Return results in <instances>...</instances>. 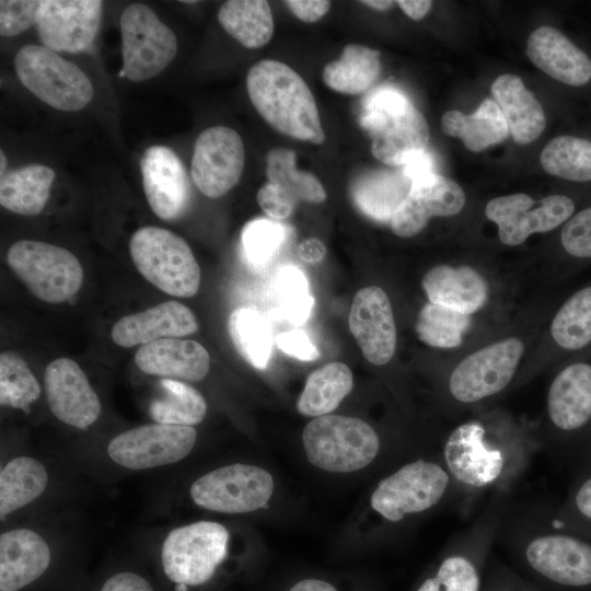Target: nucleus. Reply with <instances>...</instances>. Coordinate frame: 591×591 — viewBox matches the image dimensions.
<instances>
[{"label":"nucleus","instance_id":"f257e3e1","mask_svg":"<svg viewBox=\"0 0 591 591\" xmlns=\"http://www.w3.org/2000/svg\"><path fill=\"white\" fill-rule=\"evenodd\" d=\"M543 505H510L497 536L514 565L530 582L551 588L591 586V542L566 531Z\"/></svg>","mask_w":591,"mask_h":591},{"label":"nucleus","instance_id":"f03ea898","mask_svg":"<svg viewBox=\"0 0 591 591\" xmlns=\"http://www.w3.org/2000/svg\"><path fill=\"white\" fill-rule=\"evenodd\" d=\"M532 453L525 442L494 437L483 422L470 420L447 436L441 459L459 496L473 497L488 490L510 489Z\"/></svg>","mask_w":591,"mask_h":591},{"label":"nucleus","instance_id":"7ed1b4c3","mask_svg":"<svg viewBox=\"0 0 591 591\" xmlns=\"http://www.w3.org/2000/svg\"><path fill=\"white\" fill-rule=\"evenodd\" d=\"M248 97L257 113L277 131L320 144L325 140L314 96L288 65L263 59L246 77Z\"/></svg>","mask_w":591,"mask_h":591},{"label":"nucleus","instance_id":"20e7f679","mask_svg":"<svg viewBox=\"0 0 591 591\" xmlns=\"http://www.w3.org/2000/svg\"><path fill=\"white\" fill-rule=\"evenodd\" d=\"M511 503L510 489L494 491L474 522L452 537L417 591H482L491 548Z\"/></svg>","mask_w":591,"mask_h":591},{"label":"nucleus","instance_id":"39448f33","mask_svg":"<svg viewBox=\"0 0 591 591\" xmlns=\"http://www.w3.org/2000/svg\"><path fill=\"white\" fill-rule=\"evenodd\" d=\"M360 125L371 139L373 157L387 165H405L429 142L424 115L394 88L378 89L366 99Z\"/></svg>","mask_w":591,"mask_h":591},{"label":"nucleus","instance_id":"423d86ee","mask_svg":"<svg viewBox=\"0 0 591 591\" xmlns=\"http://www.w3.org/2000/svg\"><path fill=\"white\" fill-rule=\"evenodd\" d=\"M449 497H459V491L442 459H418L381 479L370 503L382 518L397 523L433 509Z\"/></svg>","mask_w":591,"mask_h":591},{"label":"nucleus","instance_id":"0eeeda50","mask_svg":"<svg viewBox=\"0 0 591 591\" xmlns=\"http://www.w3.org/2000/svg\"><path fill=\"white\" fill-rule=\"evenodd\" d=\"M129 253L138 271L163 292L179 298L198 292L199 265L186 241L174 232L142 227L130 237Z\"/></svg>","mask_w":591,"mask_h":591},{"label":"nucleus","instance_id":"6e6552de","mask_svg":"<svg viewBox=\"0 0 591 591\" xmlns=\"http://www.w3.org/2000/svg\"><path fill=\"white\" fill-rule=\"evenodd\" d=\"M309 462L328 472L348 473L368 466L381 442L366 421L347 416L324 415L311 420L302 432Z\"/></svg>","mask_w":591,"mask_h":591},{"label":"nucleus","instance_id":"1a4fd4ad","mask_svg":"<svg viewBox=\"0 0 591 591\" xmlns=\"http://www.w3.org/2000/svg\"><path fill=\"white\" fill-rule=\"evenodd\" d=\"M22 84L49 106L66 112L83 108L93 97V85L73 62L38 45H25L14 58Z\"/></svg>","mask_w":591,"mask_h":591},{"label":"nucleus","instance_id":"9d476101","mask_svg":"<svg viewBox=\"0 0 591 591\" xmlns=\"http://www.w3.org/2000/svg\"><path fill=\"white\" fill-rule=\"evenodd\" d=\"M7 264L38 299L60 303L83 282V268L68 250L42 241L21 240L7 253Z\"/></svg>","mask_w":591,"mask_h":591},{"label":"nucleus","instance_id":"9b49d317","mask_svg":"<svg viewBox=\"0 0 591 591\" xmlns=\"http://www.w3.org/2000/svg\"><path fill=\"white\" fill-rule=\"evenodd\" d=\"M121 76L134 82L149 80L175 58L177 39L153 10L142 3L129 4L120 15Z\"/></svg>","mask_w":591,"mask_h":591},{"label":"nucleus","instance_id":"f8f14e48","mask_svg":"<svg viewBox=\"0 0 591 591\" xmlns=\"http://www.w3.org/2000/svg\"><path fill=\"white\" fill-rule=\"evenodd\" d=\"M229 533L217 523L200 521L172 530L162 546V566L175 583L207 582L227 554Z\"/></svg>","mask_w":591,"mask_h":591},{"label":"nucleus","instance_id":"ddd939ff","mask_svg":"<svg viewBox=\"0 0 591 591\" xmlns=\"http://www.w3.org/2000/svg\"><path fill=\"white\" fill-rule=\"evenodd\" d=\"M523 351V343L510 337L464 358L449 376L448 390L452 399L468 405L503 391L513 379Z\"/></svg>","mask_w":591,"mask_h":591},{"label":"nucleus","instance_id":"4468645a","mask_svg":"<svg viewBox=\"0 0 591 591\" xmlns=\"http://www.w3.org/2000/svg\"><path fill=\"white\" fill-rule=\"evenodd\" d=\"M273 491L274 479L267 471L241 463L202 475L189 490L197 506L224 513H245L267 508Z\"/></svg>","mask_w":591,"mask_h":591},{"label":"nucleus","instance_id":"2eb2a0df","mask_svg":"<svg viewBox=\"0 0 591 591\" xmlns=\"http://www.w3.org/2000/svg\"><path fill=\"white\" fill-rule=\"evenodd\" d=\"M575 211L573 201L565 195H551L535 201L526 194H511L489 200L486 217L498 227L501 243L522 244L533 233L554 230Z\"/></svg>","mask_w":591,"mask_h":591},{"label":"nucleus","instance_id":"dca6fc26","mask_svg":"<svg viewBox=\"0 0 591 591\" xmlns=\"http://www.w3.org/2000/svg\"><path fill=\"white\" fill-rule=\"evenodd\" d=\"M197 432L192 426L151 424L114 437L109 457L130 470H146L176 463L193 450Z\"/></svg>","mask_w":591,"mask_h":591},{"label":"nucleus","instance_id":"f3484780","mask_svg":"<svg viewBox=\"0 0 591 591\" xmlns=\"http://www.w3.org/2000/svg\"><path fill=\"white\" fill-rule=\"evenodd\" d=\"M245 162L241 136L232 128L213 126L197 138L190 175L197 188L209 198H219L240 181Z\"/></svg>","mask_w":591,"mask_h":591},{"label":"nucleus","instance_id":"a211bd4d","mask_svg":"<svg viewBox=\"0 0 591 591\" xmlns=\"http://www.w3.org/2000/svg\"><path fill=\"white\" fill-rule=\"evenodd\" d=\"M102 9L100 0H42L38 37L54 51H84L97 35Z\"/></svg>","mask_w":591,"mask_h":591},{"label":"nucleus","instance_id":"6ab92c4d","mask_svg":"<svg viewBox=\"0 0 591 591\" xmlns=\"http://www.w3.org/2000/svg\"><path fill=\"white\" fill-rule=\"evenodd\" d=\"M349 328L364 358L375 366L386 364L396 349V326L391 301L378 286L360 289L349 312Z\"/></svg>","mask_w":591,"mask_h":591},{"label":"nucleus","instance_id":"aec40b11","mask_svg":"<svg viewBox=\"0 0 591 591\" xmlns=\"http://www.w3.org/2000/svg\"><path fill=\"white\" fill-rule=\"evenodd\" d=\"M465 205V194L453 179L431 173L412 181L406 199L391 219L393 232L401 237L418 234L432 217H451Z\"/></svg>","mask_w":591,"mask_h":591},{"label":"nucleus","instance_id":"412c9836","mask_svg":"<svg viewBox=\"0 0 591 591\" xmlns=\"http://www.w3.org/2000/svg\"><path fill=\"white\" fill-rule=\"evenodd\" d=\"M49 408L60 421L86 429L100 416L101 403L85 373L69 358H57L45 370Z\"/></svg>","mask_w":591,"mask_h":591},{"label":"nucleus","instance_id":"4be33fe9","mask_svg":"<svg viewBox=\"0 0 591 591\" xmlns=\"http://www.w3.org/2000/svg\"><path fill=\"white\" fill-rule=\"evenodd\" d=\"M140 166L151 210L162 220L179 218L188 206L190 185L176 153L165 146H151L144 151Z\"/></svg>","mask_w":591,"mask_h":591},{"label":"nucleus","instance_id":"5701e85b","mask_svg":"<svg viewBox=\"0 0 591 591\" xmlns=\"http://www.w3.org/2000/svg\"><path fill=\"white\" fill-rule=\"evenodd\" d=\"M198 329L195 314L183 303L165 301L142 312L126 315L113 326V341L125 348L164 338H178Z\"/></svg>","mask_w":591,"mask_h":591},{"label":"nucleus","instance_id":"b1692460","mask_svg":"<svg viewBox=\"0 0 591 591\" xmlns=\"http://www.w3.org/2000/svg\"><path fill=\"white\" fill-rule=\"evenodd\" d=\"M546 413L551 425L561 432H573L591 420V364L565 367L552 381Z\"/></svg>","mask_w":591,"mask_h":591},{"label":"nucleus","instance_id":"393cba45","mask_svg":"<svg viewBox=\"0 0 591 591\" xmlns=\"http://www.w3.org/2000/svg\"><path fill=\"white\" fill-rule=\"evenodd\" d=\"M529 59L555 80L580 86L591 79V59L552 26L535 28L526 43Z\"/></svg>","mask_w":591,"mask_h":591},{"label":"nucleus","instance_id":"a878e982","mask_svg":"<svg viewBox=\"0 0 591 591\" xmlns=\"http://www.w3.org/2000/svg\"><path fill=\"white\" fill-rule=\"evenodd\" d=\"M135 363L147 374L199 381L209 371L210 357L193 339L164 338L139 347Z\"/></svg>","mask_w":591,"mask_h":591},{"label":"nucleus","instance_id":"bb28decb","mask_svg":"<svg viewBox=\"0 0 591 591\" xmlns=\"http://www.w3.org/2000/svg\"><path fill=\"white\" fill-rule=\"evenodd\" d=\"M50 551L45 540L28 529L0 535V589L18 591L48 568Z\"/></svg>","mask_w":591,"mask_h":591},{"label":"nucleus","instance_id":"cd10ccee","mask_svg":"<svg viewBox=\"0 0 591 591\" xmlns=\"http://www.w3.org/2000/svg\"><path fill=\"white\" fill-rule=\"evenodd\" d=\"M421 283L429 302L468 315L479 310L488 297L485 279L468 266L432 267Z\"/></svg>","mask_w":591,"mask_h":591},{"label":"nucleus","instance_id":"c85d7f7f","mask_svg":"<svg viewBox=\"0 0 591 591\" xmlns=\"http://www.w3.org/2000/svg\"><path fill=\"white\" fill-rule=\"evenodd\" d=\"M491 93L518 144H529L541 136L546 126L543 107L519 76L500 74L491 84Z\"/></svg>","mask_w":591,"mask_h":591},{"label":"nucleus","instance_id":"c756f323","mask_svg":"<svg viewBox=\"0 0 591 591\" xmlns=\"http://www.w3.org/2000/svg\"><path fill=\"white\" fill-rule=\"evenodd\" d=\"M410 188L412 181L403 170H378L359 176L350 193L362 213L374 220L391 221Z\"/></svg>","mask_w":591,"mask_h":591},{"label":"nucleus","instance_id":"7c9ffc66","mask_svg":"<svg viewBox=\"0 0 591 591\" xmlns=\"http://www.w3.org/2000/svg\"><path fill=\"white\" fill-rule=\"evenodd\" d=\"M441 129L450 137L460 138L472 152L503 141L509 128L495 100L486 99L472 115L451 109L441 117Z\"/></svg>","mask_w":591,"mask_h":591},{"label":"nucleus","instance_id":"2f4dec72","mask_svg":"<svg viewBox=\"0 0 591 591\" xmlns=\"http://www.w3.org/2000/svg\"><path fill=\"white\" fill-rule=\"evenodd\" d=\"M54 179V170L43 164L5 172L0 179V204L18 215H38L49 199Z\"/></svg>","mask_w":591,"mask_h":591},{"label":"nucleus","instance_id":"473e14b6","mask_svg":"<svg viewBox=\"0 0 591 591\" xmlns=\"http://www.w3.org/2000/svg\"><path fill=\"white\" fill-rule=\"evenodd\" d=\"M381 72L380 51L363 45L344 47L340 57L327 63L322 72L324 83L343 94L368 91Z\"/></svg>","mask_w":591,"mask_h":591},{"label":"nucleus","instance_id":"72a5a7b5","mask_svg":"<svg viewBox=\"0 0 591 591\" xmlns=\"http://www.w3.org/2000/svg\"><path fill=\"white\" fill-rule=\"evenodd\" d=\"M224 31L246 48H260L271 38L274 19L265 0H229L218 11Z\"/></svg>","mask_w":591,"mask_h":591},{"label":"nucleus","instance_id":"f704fd0d","mask_svg":"<svg viewBox=\"0 0 591 591\" xmlns=\"http://www.w3.org/2000/svg\"><path fill=\"white\" fill-rule=\"evenodd\" d=\"M354 378L350 369L343 362H331L313 371L297 403L299 413L320 417L328 415L338 407L350 393Z\"/></svg>","mask_w":591,"mask_h":591},{"label":"nucleus","instance_id":"c9c22d12","mask_svg":"<svg viewBox=\"0 0 591 591\" xmlns=\"http://www.w3.org/2000/svg\"><path fill=\"white\" fill-rule=\"evenodd\" d=\"M47 483L46 468L35 459L19 456L7 463L0 473L1 519L39 497Z\"/></svg>","mask_w":591,"mask_h":591},{"label":"nucleus","instance_id":"e433bc0d","mask_svg":"<svg viewBox=\"0 0 591 591\" xmlns=\"http://www.w3.org/2000/svg\"><path fill=\"white\" fill-rule=\"evenodd\" d=\"M160 393L150 404V415L158 424L193 426L206 416L207 404L193 386L174 379H162Z\"/></svg>","mask_w":591,"mask_h":591},{"label":"nucleus","instance_id":"4c0bfd02","mask_svg":"<svg viewBox=\"0 0 591 591\" xmlns=\"http://www.w3.org/2000/svg\"><path fill=\"white\" fill-rule=\"evenodd\" d=\"M232 343L241 356L253 367L265 369L273 349L271 332L264 316L256 310H234L228 320Z\"/></svg>","mask_w":591,"mask_h":591},{"label":"nucleus","instance_id":"58836bf2","mask_svg":"<svg viewBox=\"0 0 591 591\" xmlns=\"http://www.w3.org/2000/svg\"><path fill=\"white\" fill-rule=\"evenodd\" d=\"M266 175L267 182L282 188L297 201L320 204L326 199L320 181L312 173L297 169L296 153L290 149L274 148L267 153Z\"/></svg>","mask_w":591,"mask_h":591},{"label":"nucleus","instance_id":"ea45409f","mask_svg":"<svg viewBox=\"0 0 591 591\" xmlns=\"http://www.w3.org/2000/svg\"><path fill=\"white\" fill-rule=\"evenodd\" d=\"M541 164L548 173L568 181H591V141L559 136L551 140L541 153Z\"/></svg>","mask_w":591,"mask_h":591},{"label":"nucleus","instance_id":"a19ab883","mask_svg":"<svg viewBox=\"0 0 591 591\" xmlns=\"http://www.w3.org/2000/svg\"><path fill=\"white\" fill-rule=\"evenodd\" d=\"M556 344L578 350L591 343V286L575 292L558 310L551 325Z\"/></svg>","mask_w":591,"mask_h":591},{"label":"nucleus","instance_id":"79ce46f5","mask_svg":"<svg viewBox=\"0 0 591 591\" xmlns=\"http://www.w3.org/2000/svg\"><path fill=\"white\" fill-rule=\"evenodd\" d=\"M471 318L440 304L426 303L417 317L418 338L437 348H454L462 344L463 334L468 329Z\"/></svg>","mask_w":591,"mask_h":591},{"label":"nucleus","instance_id":"37998d69","mask_svg":"<svg viewBox=\"0 0 591 591\" xmlns=\"http://www.w3.org/2000/svg\"><path fill=\"white\" fill-rule=\"evenodd\" d=\"M40 394V386L25 360L13 351L0 356V403L3 406L23 409Z\"/></svg>","mask_w":591,"mask_h":591},{"label":"nucleus","instance_id":"c03bdc74","mask_svg":"<svg viewBox=\"0 0 591 591\" xmlns=\"http://www.w3.org/2000/svg\"><path fill=\"white\" fill-rule=\"evenodd\" d=\"M276 277L277 300L282 316L296 325L305 323L311 315L314 298L304 274L297 267L287 266Z\"/></svg>","mask_w":591,"mask_h":591},{"label":"nucleus","instance_id":"a18cd8bd","mask_svg":"<svg viewBox=\"0 0 591 591\" xmlns=\"http://www.w3.org/2000/svg\"><path fill=\"white\" fill-rule=\"evenodd\" d=\"M285 239V228L269 219L248 222L241 234L244 256L253 266L268 263L277 253Z\"/></svg>","mask_w":591,"mask_h":591},{"label":"nucleus","instance_id":"49530a36","mask_svg":"<svg viewBox=\"0 0 591 591\" xmlns=\"http://www.w3.org/2000/svg\"><path fill=\"white\" fill-rule=\"evenodd\" d=\"M42 0H1L0 34L15 36L37 24Z\"/></svg>","mask_w":591,"mask_h":591},{"label":"nucleus","instance_id":"de8ad7c7","mask_svg":"<svg viewBox=\"0 0 591 591\" xmlns=\"http://www.w3.org/2000/svg\"><path fill=\"white\" fill-rule=\"evenodd\" d=\"M560 242L569 255L591 258V207L579 211L566 222Z\"/></svg>","mask_w":591,"mask_h":591},{"label":"nucleus","instance_id":"09e8293b","mask_svg":"<svg viewBox=\"0 0 591 591\" xmlns=\"http://www.w3.org/2000/svg\"><path fill=\"white\" fill-rule=\"evenodd\" d=\"M482 591H543L514 568L501 563L488 564Z\"/></svg>","mask_w":591,"mask_h":591},{"label":"nucleus","instance_id":"8fccbe9b","mask_svg":"<svg viewBox=\"0 0 591 591\" xmlns=\"http://www.w3.org/2000/svg\"><path fill=\"white\" fill-rule=\"evenodd\" d=\"M257 202L268 217L282 220L292 215L298 201L282 188L267 182L257 192Z\"/></svg>","mask_w":591,"mask_h":591},{"label":"nucleus","instance_id":"3c124183","mask_svg":"<svg viewBox=\"0 0 591 591\" xmlns=\"http://www.w3.org/2000/svg\"><path fill=\"white\" fill-rule=\"evenodd\" d=\"M277 346L285 354L299 360L311 361L320 357V351L302 331L281 333L277 337Z\"/></svg>","mask_w":591,"mask_h":591},{"label":"nucleus","instance_id":"603ef678","mask_svg":"<svg viewBox=\"0 0 591 591\" xmlns=\"http://www.w3.org/2000/svg\"><path fill=\"white\" fill-rule=\"evenodd\" d=\"M288 9L301 21L313 23L323 18L331 8L326 0H288Z\"/></svg>","mask_w":591,"mask_h":591},{"label":"nucleus","instance_id":"864d4df0","mask_svg":"<svg viewBox=\"0 0 591 591\" xmlns=\"http://www.w3.org/2000/svg\"><path fill=\"white\" fill-rule=\"evenodd\" d=\"M101 591H153L150 583L132 572H119L108 578Z\"/></svg>","mask_w":591,"mask_h":591},{"label":"nucleus","instance_id":"5fc2aeb1","mask_svg":"<svg viewBox=\"0 0 591 591\" xmlns=\"http://www.w3.org/2000/svg\"><path fill=\"white\" fill-rule=\"evenodd\" d=\"M571 508L578 517L591 522V476L582 480L575 490Z\"/></svg>","mask_w":591,"mask_h":591},{"label":"nucleus","instance_id":"6e6d98bb","mask_svg":"<svg viewBox=\"0 0 591 591\" xmlns=\"http://www.w3.org/2000/svg\"><path fill=\"white\" fill-rule=\"evenodd\" d=\"M326 254L325 245L317 239H310L298 246L299 257L306 263H317Z\"/></svg>","mask_w":591,"mask_h":591},{"label":"nucleus","instance_id":"4d7b16f0","mask_svg":"<svg viewBox=\"0 0 591 591\" xmlns=\"http://www.w3.org/2000/svg\"><path fill=\"white\" fill-rule=\"evenodd\" d=\"M396 3L413 20L422 19L432 5V2L428 0H399Z\"/></svg>","mask_w":591,"mask_h":591},{"label":"nucleus","instance_id":"13d9d810","mask_svg":"<svg viewBox=\"0 0 591 591\" xmlns=\"http://www.w3.org/2000/svg\"><path fill=\"white\" fill-rule=\"evenodd\" d=\"M290 591H337L332 584L318 579H305L296 583Z\"/></svg>","mask_w":591,"mask_h":591},{"label":"nucleus","instance_id":"bf43d9fd","mask_svg":"<svg viewBox=\"0 0 591 591\" xmlns=\"http://www.w3.org/2000/svg\"><path fill=\"white\" fill-rule=\"evenodd\" d=\"M361 3L376 10H387L394 4V2L390 0H366L361 1Z\"/></svg>","mask_w":591,"mask_h":591},{"label":"nucleus","instance_id":"052dcab7","mask_svg":"<svg viewBox=\"0 0 591 591\" xmlns=\"http://www.w3.org/2000/svg\"><path fill=\"white\" fill-rule=\"evenodd\" d=\"M0 157H1V161H0V165H1V169H0V174L1 176H3L5 174V166H7V158H5V154L4 152L1 150L0 151Z\"/></svg>","mask_w":591,"mask_h":591},{"label":"nucleus","instance_id":"680f3d73","mask_svg":"<svg viewBox=\"0 0 591 591\" xmlns=\"http://www.w3.org/2000/svg\"><path fill=\"white\" fill-rule=\"evenodd\" d=\"M175 591H187V584H185V583H176Z\"/></svg>","mask_w":591,"mask_h":591}]
</instances>
